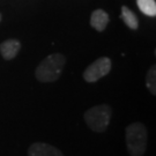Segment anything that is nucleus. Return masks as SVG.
<instances>
[{
    "label": "nucleus",
    "mask_w": 156,
    "mask_h": 156,
    "mask_svg": "<svg viewBox=\"0 0 156 156\" xmlns=\"http://www.w3.org/2000/svg\"><path fill=\"white\" fill-rule=\"evenodd\" d=\"M0 21H1V14H0Z\"/></svg>",
    "instance_id": "9b49d317"
},
{
    "label": "nucleus",
    "mask_w": 156,
    "mask_h": 156,
    "mask_svg": "<svg viewBox=\"0 0 156 156\" xmlns=\"http://www.w3.org/2000/svg\"><path fill=\"white\" fill-rule=\"evenodd\" d=\"M28 156H64V154L55 146L44 142H35L29 147Z\"/></svg>",
    "instance_id": "39448f33"
},
{
    "label": "nucleus",
    "mask_w": 156,
    "mask_h": 156,
    "mask_svg": "<svg viewBox=\"0 0 156 156\" xmlns=\"http://www.w3.org/2000/svg\"><path fill=\"white\" fill-rule=\"evenodd\" d=\"M139 9L147 16L156 15V1L155 0H136Z\"/></svg>",
    "instance_id": "1a4fd4ad"
},
{
    "label": "nucleus",
    "mask_w": 156,
    "mask_h": 156,
    "mask_svg": "<svg viewBox=\"0 0 156 156\" xmlns=\"http://www.w3.org/2000/svg\"><path fill=\"white\" fill-rule=\"evenodd\" d=\"M111 69V60L106 57L98 58L84 69L83 79L87 82H96L101 78L105 76Z\"/></svg>",
    "instance_id": "20e7f679"
},
{
    "label": "nucleus",
    "mask_w": 156,
    "mask_h": 156,
    "mask_svg": "<svg viewBox=\"0 0 156 156\" xmlns=\"http://www.w3.org/2000/svg\"><path fill=\"white\" fill-rule=\"evenodd\" d=\"M21 49V43L16 39H7L0 44V53L7 60L15 58Z\"/></svg>",
    "instance_id": "423d86ee"
},
{
    "label": "nucleus",
    "mask_w": 156,
    "mask_h": 156,
    "mask_svg": "<svg viewBox=\"0 0 156 156\" xmlns=\"http://www.w3.org/2000/svg\"><path fill=\"white\" fill-rule=\"evenodd\" d=\"M125 140L129 155L142 156L145 154L148 141L146 126L142 123H133L128 125L125 131Z\"/></svg>",
    "instance_id": "f03ea898"
},
{
    "label": "nucleus",
    "mask_w": 156,
    "mask_h": 156,
    "mask_svg": "<svg viewBox=\"0 0 156 156\" xmlns=\"http://www.w3.org/2000/svg\"><path fill=\"white\" fill-rule=\"evenodd\" d=\"M109 23V15L103 9H96L90 16V26L97 31H103Z\"/></svg>",
    "instance_id": "0eeeda50"
},
{
    "label": "nucleus",
    "mask_w": 156,
    "mask_h": 156,
    "mask_svg": "<svg viewBox=\"0 0 156 156\" xmlns=\"http://www.w3.org/2000/svg\"><path fill=\"white\" fill-rule=\"evenodd\" d=\"M146 84H147V88L151 91V95H156V67L155 65L149 68V71L147 73V76H146Z\"/></svg>",
    "instance_id": "9d476101"
},
{
    "label": "nucleus",
    "mask_w": 156,
    "mask_h": 156,
    "mask_svg": "<svg viewBox=\"0 0 156 156\" xmlns=\"http://www.w3.org/2000/svg\"><path fill=\"white\" fill-rule=\"evenodd\" d=\"M112 109L108 104H100L90 108L84 113V122L94 132H104L110 124Z\"/></svg>",
    "instance_id": "7ed1b4c3"
},
{
    "label": "nucleus",
    "mask_w": 156,
    "mask_h": 156,
    "mask_svg": "<svg viewBox=\"0 0 156 156\" xmlns=\"http://www.w3.org/2000/svg\"><path fill=\"white\" fill-rule=\"evenodd\" d=\"M66 64V57L62 53H52L44 58L36 68V79L39 82H55L62 75Z\"/></svg>",
    "instance_id": "f257e3e1"
},
{
    "label": "nucleus",
    "mask_w": 156,
    "mask_h": 156,
    "mask_svg": "<svg viewBox=\"0 0 156 156\" xmlns=\"http://www.w3.org/2000/svg\"><path fill=\"white\" fill-rule=\"evenodd\" d=\"M120 19L125 22V24L127 26L128 28L132 29V30H135V29H138V27H139V20H138L136 15L128 7H126V6L122 7Z\"/></svg>",
    "instance_id": "6e6552de"
}]
</instances>
